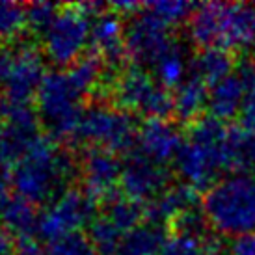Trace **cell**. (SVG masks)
Returning <instances> with one entry per match:
<instances>
[{"label":"cell","mask_w":255,"mask_h":255,"mask_svg":"<svg viewBox=\"0 0 255 255\" xmlns=\"http://www.w3.org/2000/svg\"><path fill=\"white\" fill-rule=\"evenodd\" d=\"M15 255H50L47 250H43L34 239H21L17 244V254Z\"/></svg>","instance_id":"d6a6232c"},{"label":"cell","mask_w":255,"mask_h":255,"mask_svg":"<svg viewBox=\"0 0 255 255\" xmlns=\"http://www.w3.org/2000/svg\"><path fill=\"white\" fill-rule=\"evenodd\" d=\"M114 95L120 108L127 112L132 110L147 118H166L173 112V95L140 65H130L120 73Z\"/></svg>","instance_id":"9c48e42d"},{"label":"cell","mask_w":255,"mask_h":255,"mask_svg":"<svg viewBox=\"0 0 255 255\" xmlns=\"http://www.w3.org/2000/svg\"><path fill=\"white\" fill-rule=\"evenodd\" d=\"M241 118L242 123H244V128L255 130V86H252L246 92V99H244V105H242Z\"/></svg>","instance_id":"1f68e13d"},{"label":"cell","mask_w":255,"mask_h":255,"mask_svg":"<svg viewBox=\"0 0 255 255\" xmlns=\"http://www.w3.org/2000/svg\"><path fill=\"white\" fill-rule=\"evenodd\" d=\"M220 248L214 242H207L203 233L181 231L171 235L164 242L160 255H218Z\"/></svg>","instance_id":"603a6c76"},{"label":"cell","mask_w":255,"mask_h":255,"mask_svg":"<svg viewBox=\"0 0 255 255\" xmlns=\"http://www.w3.org/2000/svg\"><path fill=\"white\" fill-rule=\"evenodd\" d=\"M67 73L73 78V82L77 84L78 90L86 95L99 84L101 77H103L101 75L103 73V58L97 56V54L82 56L67 69Z\"/></svg>","instance_id":"d4e9b609"},{"label":"cell","mask_w":255,"mask_h":255,"mask_svg":"<svg viewBox=\"0 0 255 255\" xmlns=\"http://www.w3.org/2000/svg\"><path fill=\"white\" fill-rule=\"evenodd\" d=\"M116 9H121V11H134L138 9V4H132V2H118V4H114Z\"/></svg>","instance_id":"e575fe53"},{"label":"cell","mask_w":255,"mask_h":255,"mask_svg":"<svg viewBox=\"0 0 255 255\" xmlns=\"http://www.w3.org/2000/svg\"><path fill=\"white\" fill-rule=\"evenodd\" d=\"M138 128L140 125L134 118L118 105H92L84 108L75 138L97 149L118 153L136 145Z\"/></svg>","instance_id":"8992f818"},{"label":"cell","mask_w":255,"mask_h":255,"mask_svg":"<svg viewBox=\"0 0 255 255\" xmlns=\"http://www.w3.org/2000/svg\"><path fill=\"white\" fill-rule=\"evenodd\" d=\"M177 41L171 36V26L147 11L134 15L125 26V52L134 65H153Z\"/></svg>","instance_id":"8fae6325"},{"label":"cell","mask_w":255,"mask_h":255,"mask_svg":"<svg viewBox=\"0 0 255 255\" xmlns=\"http://www.w3.org/2000/svg\"><path fill=\"white\" fill-rule=\"evenodd\" d=\"M143 209L140 203H136L132 199H128L127 196L123 198H112L110 201H107V209L103 216L116 227V231L123 237H127L130 231H134L138 226H142V216Z\"/></svg>","instance_id":"7402d4cb"},{"label":"cell","mask_w":255,"mask_h":255,"mask_svg":"<svg viewBox=\"0 0 255 255\" xmlns=\"http://www.w3.org/2000/svg\"><path fill=\"white\" fill-rule=\"evenodd\" d=\"M173 162L183 184L194 190L213 186L222 171L233 168L231 128L213 116L199 118Z\"/></svg>","instance_id":"7a4b0ae2"},{"label":"cell","mask_w":255,"mask_h":255,"mask_svg":"<svg viewBox=\"0 0 255 255\" xmlns=\"http://www.w3.org/2000/svg\"><path fill=\"white\" fill-rule=\"evenodd\" d=\"M190 37L203 49H242L255 43V6L209 2L188 21Z\"/></svg>","instance_id":"277c9868"},{"label":"cell","mask_w":255,"mask_h":255,"mask_svg":"<svg viewBox=\"0 0 255 255\" xmlns=\"http://www.w3.org/2000/svg\"><path fill=\"white\" fill-rule=\"evenodd\" d=\"M246 86L237 73L220 80L218 84L209 88V112L220 121H229L242 112L246 99Z\"/></svg>","instance_id":"e0dca14e"},{"label":"cell","mask_w":255,"mask_h":255,"mask_svg":"<svg viewBox=\"0 0 255 255\" xmlns=\"http://www.w3.org/2000/svg\"><path fill=\"white\" fill-rule=\"evenodd\" d=\"M235 67L231 54L224 49H203L192 60V75L201 78L209 88L229 77Z\"/></svg>","instance_id":"44dd1931"},{"label":"cell","mask_w":255,"mask_h":255,"mask_svg":"<svg viewBox=\"0 0 255 255\" xmlns=\"http://www.w3.org/2000/svg\"><path fill=\"white\" fill-rule=\"evenodd\" d=\"M82 179L84 190L95 199L110 201L118 194V186H121L123 164L112 151L92 147L82 160Z\"/></svg>","instance_id":"4fadbf2b"},{"label":"cell","mask_w":255,"mask_h":255,"mask_svg":"<svg viewBox=\"0 0 255 255\" xmlns=\"http://www.w3.org/2000/svg\"><path fill=\"white\" fill-rule=\"evenodd\" d=\"M183 143L184 138L177 125L166 118H147L140 125L136 136V151L160 164L175 160Z\"/></svg>","instance_id":"5bb4252c"},{"label":"cell","mask_w":255,"mask_h":255,"mask_svg":"<svg viewBox=\"0 0 255 255\" xmlns=\"http://www.w3.org/2000/svg\"><path fill=\"white\" fill-rule=\"evenodd\" d=\"M97 199L86 190H65L39 214L37 233L47 242L71 233H82V229L92 226L97 218L95 209Z\"/></svg>","instance_id":"30bf717a"},{"label":"cell","mask_w":255,"mask_h":255,"mask_svg":"<svg viewBox=\"0 0 255 255\" xmlns=\"http://www.w3.org/2000/svg\"><path fill=\"white\" fill-rule=\"evenodd\" d=\"M22 153V149L19 147V143L13 140V136L7 132V128L0 123V168H4L7 164H13L19 155Z\"/></svg>","instance_id":"f546056e"},{"label":"cell","mask_w":255,"mask_h":255,"mask_svg":"<svg viewBox=\"0 0 255 255\" xmlns=\"http://www.w3.org/2000/svg\"><path fill=\"white\" fill-rule=\"evenodd\" d=\"M218 255H255V233L233 239L227 248H220Z\"/></svg>","instance_id":"4dcf8cb0"},{"label":"cell","mask_w":255,"mask_h":255,"mask_svg":"<svg viewBox=\"0 0 255 255\" xmlns=\"http://www.w3.org/2000/svg\"><path fill=\"white\" fill-rule=\"evenodd\" d=\"M84 93L67 71L47 73L36 93L37 116L56 138H75L82 118Z\"/></svg>","instance_id":"5b68a950"},{"label":"cell","mask_w":255,"mask_h":255,"mask_svg":"<svg viewBox=\"0 0 255 255\" xmlns=\"http://www.w3.org/2000/svg\"><path fill=\"white\" fill-rule=\"evenodd\" d=\"M209 107V86L196 75L184 80L173 90V114L183 121H198L201 112Z\"/></svg>","instance_id":"d6986e66"},{"label":"cell","mask_w":255,"mask_h":255,"mask_svg":"<svg viewBox=\"0 0 255 255\" xmlns=\"http://www.w3.org/2000/svg\"><path fill=\"white\" fill-rule=\"evenodd\" d=\"M90 43L95 49V54L107 62L116 64L125 54V28L116 13L95 15L92 24Z\"/></svg>","instance_id":"2e32d148"},{"label":"cell","mask_w":255,"mask_h":255,"mask_svg":"<svg viewBox=\"0 0 255 255\" xmlns=\"http://www.w3.org/2000/svg\"><path fill=\"white\" fill-rule=\"evenodd\" d=\"M231 153L237 173L255 177V130L231 128Z\"/></svg>","instance_id":"cb8c5ba5"},{"label":"cell","mask_w":255,"mask_h":255,"mask_svg":"<svg viewBox=\"0 0 255 255\" xmlns=\"http://www.w3.org/2000/svg\"><path fill=\"white\" fill-rule=\"evenodd\" d=\"M171 173L166 164L151 160L132 149L123 162L121 190L136 203H149L170 188Z\"/></svg>","instance_id":"7c38bea8"},{"label":"cell","mask_w":255,"mask_h":255,"mask_svg":"<svg viewBox=\"0 0 255 255\" xmlns=\"http://www.w3.org/2000/svg\"><path fill=\"white\" fill-rule=\"evenodd\" d=\"M194 201H196L194 188L186 184H177V186H170L158 198L145 203L143 213L145 216H149V222L162 226L166 220H177L183 213L194 209Z\"/></svg>","instance_id":"ac0fdd59"},{"label":"cell","mask_w":255,"mask_h":255,"mask_svg":"<svg viewBox=\"0 0 255 255\" xmlns=\"http://www.w3.org/2000/svg\"><path fill=\"white\" fill-rule=\"evenodd\" d=\"M26 21V6L0 0V41H11L21 34Z\"/></svg>","instance_id":"484cf974"},{"label":"cell","mask_w":255,"mask_h":255,"mask_svg":"<svg viewBox=\"0 0 255 255\" xmlns=\"http://www.w3.org/2000/svg\"><path fill=\"white\" fill-rule=\"evenodd\" d=\"M92 19L84 6L60 9L49 28L43 32L45 56L56 65H69L84 56L86 45L92 39Z\"/></svg>","instance_id":"52a82bcc"},{"label":"cell","mask_w":255,"mask_h":255,"mask_svg":"<svg viewBox=\"0 0 255 255\" xmlns=\"http://www.w3.org/2000/svg\"><path fill=\"white\" fill-rule=\"evenodd\" d=\"M47 252L50 255H99L90 235L84 233H71L50 241Z\"/></svg>","instance_id":"83f0119b"},{"label":"cell","mask_w":255,"mask_h":255,"mask_svg":"<svg viewBox=\"0 0 255 255\" xmlns=\"http://www.w3.org/2000/svg\"><path fill=\"white\" fill-rule=\"evenodd\" d=\"M0 222L9 233L19 235L21 239H30L39 224V214L34 205L11 188L7 177H0Z\"/></svg>","instance_id":"9a60e30c"},{"label":"cell","mask_w":255,"mask_h":255,"mask_svg":"<svg viewBox=\"0 0 255 255\" xmlns=\"http://www.w3.org/2000/svg\"><path fill=\"white\" fill-rule=\"evenodd\" d=\"M203 216L214 231L226 237L255 233V177L233 173L209 186L201 201Z\"/></svg>","instance_id":"3957f363"},{"label":"cell","mask_w":255,"mask_h":255,"mask_svg":"<svg viewBox=\"0 0 255 255\" xmlns=\"http://www.w3.org/2000/svg\"><path fill=\"white\" fill-rule=\"evenodd\" d=\"M17 244L13 241V233H9L6 227L0 224V255H15Z\"/></svg>","instance_id":"836d02e7"},{"label":"cell","mask_w":255,"mask_h":255,"mask_svg":"<svg viewBox=\"0 0 255 255\" xmlns=\"http://www.w3.org/2000/svg\"><path fill=\"white\" fill-rule=\"evenodd\" d=\"M60 11L58 6L50 4V2H36L26 6V21L28 26L34 32H45L49 28V24L52 22V19L56 17V13Z\"/></svg>","instance_id":"f1b7e54d"},{"label":"cell","mask_w":255,"mask_h":255,"mask_svg":"<svg viewBox=\"0 0 255 255\" xmlns=\"http://www.w3.org/2000/svg\"><path fill=\"white\" fill-rule=\"evenodd\" d=\"M188 67L192 69V62H188V50H186L184 45L175 41L173 47L153 65V71H155L153 77L168 92L170 90H177L179 86L190 77L188 75Z\"/></svg>","instance_id":"ffe728a7"},{"label":"cell","mask_w":255,"mask_h":255,"mask_svg":"<svg viewBox=\"0 0 255 255\" xmlns=\"http://www.w3.org/2000/svg\"><path fill=\"white\" fill-rule=\"evenodd\" d=\"M45 78L43 58L34 47L0 49V86L4 88V105H30Z\"/></svg>","instance_id":"ba28073f"},{"label":"cell","mask_w":255,"mask_h":255,"mask_svg":"<svg viewBox=\"0 0 255 255\" xmlns=\"http://www.w3.org/2000/svg\"><path fill=\"white\" fill-rule=\"evenodd\" d=\"M75 162L49 136H37L7 173L9 184L32 205H49L65 190L75 177Z\"/></svg>","instance_id":"6da1fadb"},{"label":"cell","mask_w":255,"mask_h":255,"mask_svg":"<svg viewBox=\"0 0 255 255\" xmlns=\"http://www.w3.org/2000/svg\"><path fill=\"white\" fill-rule=\"evenodd\" d=\"M196 7L194 4L190 2H183V0H160V2H151L145 6L147 11L158 17L160 21H164L166 24H170V26H175L179 22L183 21H190L192 13L196 11Z\"/></svg>","instance_id":"4316f807"}]
</instances>
